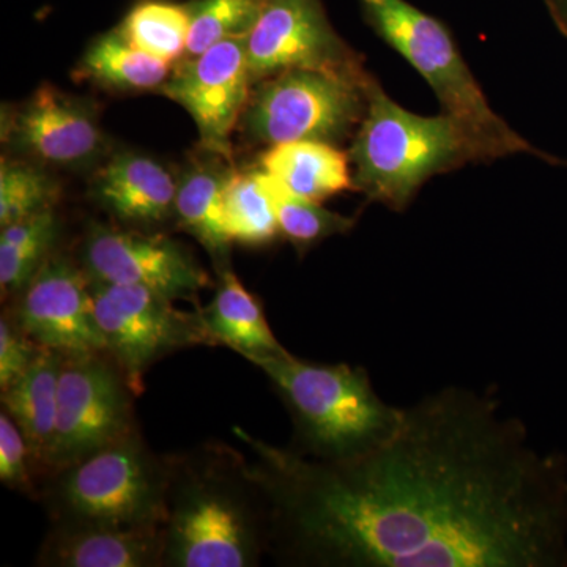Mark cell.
<instances>
[{"mask_svg": "<svg viewBox=\"0 0 567 567\" xmlns=\"http://www.w3.org/2000/svg\"><path fill=\"white\" fill-rule=\"evenodd\" d=\"M252 451L268 554L311 567H565L567 461L539 453L498 399L451 386L404 409L363 456Z\"/></svg>", "mask_w": 567, "mask_h": 567, "instance_id": "cell-1", "label": "cell"}, {"mask_svg": "<svg viewBox=\"0 0 567 567\" xmlns=\"http://www.w3.org/2000/svg\"><path fill=\"white\" fill-rule=\"evenodd\" d=\"M164 567H254L268 554V514L251 462L208 443L167 456Z\"/></svg>", "mask_w": 567, "mask_h": 567, "instance_id": "cell-2", "label": "cell"}, {"mask_svg": "<svg viewBox=\"0 0 567 567\" xmlns=\"http://www.w3.org/2000/svg\"><path fill=\"white\" fill-rule=\"evenodd\" d=\"M281 398L303 456L346 461L363 456L398 431L404 409L386 404L361 365L309 363L286 352L254 358Z\"/></svg>", "mask_w": 567, "mask_h": 567, "instance_id": "cell-3", "label": "cell"}, {"mask_svg": "<svg viewBox=\"0 0 567 567\" xmlns=\"http://www.w3.org/2000/svg\"><path fill=\"white\" fill-rule=\"evenodd\" d=\"M365 96L349 156L354 192L369 200L405 210L429 178L480 162L472 141L450 115L425 117L404 110L372 74Z\"/></svg>", "mask_w": 567, "mask_h": 567, "instance_id": "cell-4", "label": "cell"}, {"mask_svg": "<svg viewBox=\"0 0 567 567\" xmlns=\"http://www.w3.org/2000/svg\"><path fill=\"white\" fill-rule=\"evenodd\" d=\"M374 31L427 81L450 115L464 130L480 162L529 153L557 166L558 158L537 151L488 104L456 41L442 22L405 0H361Z\"/></svg>", "mask_w": 567, "mask_h": 567, "instance_id": "cell-5", "label": "cell"}, {"mask_svg": "<svg viewBox=\"0 0 567 567\" xmlns=\"http://www.w3.org/2000/svg\"><path fill=\"white\" fill-rule=\"evenodd\" d=\"M50 476L43 499L54 524L163 527L169 461L137 431Z\"/></svg>", "mask_w": 567, "mask_h": 567, "instance_id": "cell-6", "label": "cell"}, {"mask_svg": "<svg viewBox=\"0 0 567 567\" xmlns=\"http://www.w3.org/2000/svg\"><path fill=\"white\" fill-rule=\"evenodd\" d=\"M364 80L320 70H287L257 82L246 104L244 130L275 145L319 141L339 145L354 136L368 96Z\"/></svg>", "mask_w": 567, "mask_h": 567, "instance_id": "cell-7", "label": "cell"}, {"mask_svg": "<svg viewBox=\"0 0 567 567\" xmlns=\"http://www.w3.org/2000/svg\"><path fill=\"white\" fill-rule=\"evenodd\" d=\"M92 295L107 354L134 395L144 393L145 374L166 354L212 346L200 311H182L175 300L147 287L92 281Z\"/></svg>", "mask_w": 567, "mask_h": 567, "instance_id": "cell-8", "label": "cell"}, {"mask_svg": "<svg viewBox=\"0 0 567 567\" xmlns=\"http://www.w3.org/2000/svg\"><path fill=\"white\" fill-rule=\"evenodd\" d=\"M133 395L110 354H65L48 473L133 434Z\"/></svg>", "mask_w": 567, "mask_h": 567, "instance_id": "cell-9", "label": "cell"}, {"mask_svg": "<svg viewBox=\"0 0 567 567\" xmlns=\"http://www.w3.org/2000/svg\"><path fill=\"white\" fill-rule=\"evenodd\" d=\"M254 84L287 70H320L364 80L357 52L339 39L320 0H264L246 37Z\"/></svg>", "mask_w": 567, "mask_h": 567, "instance_id": "cell-10", "label": "cell"}, {"mask_svg": "<svg viewBox=\"0 0 567 567\" xmlns=\"http://www.w3.org/2000/svg\"><path fill=\"white\" fill-rule=\"evenodd\" d=\"M82 257L92 281L147 287L171 300H189L210 284L185 246L159 234L93 223Z\"/></svg>", "mask_w": 567, "mask_h": 567, "instance_id": "cell-11", "label": "cell"}, {"mask_svg": "<svg viewBox=\"0 0 567 567\" xmlns=\"http://www.w3.org/2000/svg\"><path fill=\"white\" fill-rule=\"evenodd\" d=\"M251 84L246 37H240L178 63L159 91L192 115L205 152L230 159V136L244 117Z\"/></svg>", "mask_w": 567, "mask_h": 567, "instance_id": "cell-12", "label": "cell"}, {"mask_svg": "<svg viewBox=\"0 0 567 567\" xmlns=\"http://www.w3.org/2000/svg\"><path fill=\"white\" fill-rule=\"evenodd\" d=\"M9 312L41 347L63 354L107 353L91 278L62 254H50Z\"/></svg>", "mask_w": 567, "mask_h": 567, "instance_id": "cell-13", "label": "cell"}, {"mask_svg": "<svg viewBox=\"0 0 567 567\" xmlns=\"http://www.w3.org/2000/svg\"><path fill=\"white\" fill-rule=\"evenodd\" d=\"M2 140L37 162L66 169L99 163L107 148L95 104L50 84L3 117Z\"/></svg>", "mask_w": 567, "mask_h": 567, "instance_id": "cell-14", "label": "cell"}, {"mask_svg": "<svg viewBox=\"0 0 567 567\" xmlns=\"http://www.w3.org/2000/svg\"><path fill=\"white\" fill-rule=\"evenodd\" d=\"M163 527L54 524L35 565L44 567H162Z\"/></svg>", "mask_w": 567, "mask_h": 567, "instance_id": "cell-15", "label": "cell"}, {"mask_svg": "<svg viewBox=\"0 0 567 567\" xmlns=\"http://www.w3.org/2000/svg\"><path fill=\"white\" fill-rule=\"evenodd\" d=\"M91 194L121 221L152 226L173 215L177 181L151 156L118 153L96 171Z\"/></svg>", "mask_w": 567, "mask_h": 567, "instance_id": "cell-16", "label": "cell"}, {"mask_svg": "<svg viewBox=\"0 0 567 567\" xmlns=\"http://www.w3.org/2000/svg\"><path fill=\"white\" fill-rule=\"evenodd\" d=\"M219 281L200 319L212 346H224L246 360L286 353L265 317L262 303L227 265L218 267Z\"/></svg>", "mask_w": 567, "mask_h": 567, "instance_id": "cell-17", "label": "cell"}, {"mask_svg": "<svg viewBox=\"0 0 567 567\" xmlns=\"http://www.w3.org/2000/svg\"><path fill=\"white\" fill-rule=\"evenodd\" d=\"M229 158L208 152L205 158L194 159L177 181L174 215L178 224L197 238L223 267L229 254L230 240L224 219V194L235 169Z\"/></svg>", "mask_w": 567, "mask_h": 567, "instance_id": "cell-18", "label": "cell"}, {"mask_svg": "<svg viewBox=\"0 0 567 567\" xmlns=\"http://www.w3.org/2000/svg\"><path fill=\"white\" fill-rule=\"evenodd\" d=\"M63 358L59 350L41 347L28 371L2 393V409L28 440L37 473H48Z\"/></svg>", "mask_w": 567, "mask_h": 567, "instance_id": "cell-19", "label": "cell"}, {"mask_svg": "<svg viewBox=\"0 0 567 567\" xmlns=\"http://www.w3.org/2000/svg\"><path fill=\"white\" fill-rule=\"evenodd\" d=\"M264 173L305 199L322 203L354 189L349 152L319 141H293L270 145L260 156Z\"/></svg>", "mask_w": 567, "mask_h": 567, "instance_id": "cell-20", "label": "cell"}, {"mask_svg": "<svg viewBox=\"0 0 567 567\" xmlns=\"http://www.w3.org/2000/svg\"><path fill=\"white\" fill-rule=\"evenodd\" d=\"M80 69L82 76L103 87L141 92L162 89L174 66L137 50L117 29L93 41Z\"/></svg>", "mask_w": 567, "mask_h": 567, "instance_id": "cell-21", "label": "cell"}, {"mask_svg": "<svg viewBox=\"0 0 567 567\" xmlns=\"http://www.w3.org/2000/svg\"><path fill=\"white\" fill-rule=\"evenodd\" d=\"M59 235L54 210L39 213L2 227L0 287L3 298L18 295L50 257Z\"/></svg>", "mask_w": 567, "mask_h": 567, "instance_id": "cell-22", "label": "cell"}, {"mask_svg": "<svg viewBox=\"0 0 567 567\" xmlns=\"http://www.w3.org/2000/svg\"><path fill=\"white\" fill-rule=\"evenodd\" d=\"M224 219L233 244L260 248L281 235L274 199L260 169L235 171L224 194Z\"/></svg>", "mask_w": 567, "mask_h": 567, "instance_id": "cell-23", "label": "cell"}, {"mask_svg": "<svg viewBox=\"0 0 567 567\" xmlns=\"http://www.w3.org/2000/svg\"><path fill=\"white\" fill-rule=\"evenodd\" d=\"M189 6L169 0H142L118 31L134 48L167 63L177 62L188 44Z\"/></svg>", "mask_w": 567, "mask_h": 567, "instance_id": "cell-24", "label": "cell"}, {"mask_svg": "<svg viewBox=\"0 0 567 567\" xmlns=\"http://www.w3.org/2000/svg\"><path fill=\"white\" fill-rule=\"evenodd\" d=\"M260 174H262L265 186L274 199L279 230L301 256L315 248L316 245L322 244L327 238L349 234L357 224L354 216L328 210L316 200L305 199V197L290 193L262 169H260Z\"/></svg>", "mask_w": 567, "mask_h": 567, "instance_id": "cell-25", "label": "cell"}, {"mask_svg": "<svg viewBox=\"0 0 567 567\" xmlns=\"http://www.w3.org/2000/svg\"><path fill=\"white\" fill-rule=\"evenodd\" d=\"M61 196L58 182L41 167L2 156L0 163V226L54 210Z\"/></svg>", "mask_w": 567, "mask_h": 567, "instance_id": "cell-26", "label": "cell"}, {"mask_svg": "<svg viewBox=\"0 0 567 567\" xmlns=\"http://www.w3.org/2000/svg\"><path fill=\"white\" fill-rule=\"evenodd\" d=\"M264 0H197L189 6L186 55L196 58L224 40L248 37L259 20Z\"/></svg>", "mask_w": 567, "mask_h": 567, "instance_id": "cell-27", "label": "cell"}, {"mask_svg": "<svg viewBox=\"0 0 567 567\" xmlns=\"http://www.w3.org/2000/svg\"><path fill=\"white\" fill-rule=\"evenodd\" d=\"M37 475L28 440L13 417L2 409L0 412V481L7 487L33 494Z\"/></svg>", "mask_w": 567, "mask_h": 567, "instance_id": "cell-28", "label": "cell"}, {"mask_svg": "<svg viewBox=\"0 0 567 567\" xmlns=\"http://www.w3.org/2000/svg\"><path fill=\"white\" fill-rule=\"evenodd\" d=\"M41 346L18 327L10 312L0 317V390L7 391L33 363Z\"/></svg>", "mask_w": 567, "mask_h": 567, "instance_id": "cell-29", "label": "cell"}, {"mask_svg": "<svg viewBox=\"0 0 567 567\" xmlns=\"http://www.w3.org/2000/svg\"><path fill=\"white\" fill-rule=\"evenodd\" d=\"M551 14L557 21L558 28L567 37V0H548Z\"/></svg>", "mask_w": 567, "mask_h": 567, "instance_id": "cell-30", "label": "cell"}, {"mask_svg": "<svg viewBox=\"0 0 567 567\" xmlns=\"http://www.w3.org/2000/svg\"><path fill=\"white\" fill-rule=\"evenodd\" d=\"M558 166H566L567 167V162H565V159H559Z\"/></svg>", "mask_w": 567, "mask_h": 567, "instance_id": "cell-31", "label": "cell"}]
</instances>
